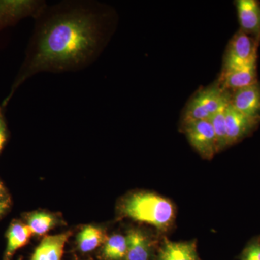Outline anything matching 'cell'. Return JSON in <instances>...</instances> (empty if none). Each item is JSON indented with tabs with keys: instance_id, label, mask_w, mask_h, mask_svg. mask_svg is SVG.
I'll return each instance as SVG.
<instances>
[{
	"instance_id": "obj_1",
	"label": "cell",
	"mask_w": 260,
	"mask_h": 260,
	"mask_svg": "<svg viewBox=\"0 0 260 260\" xmlns=\"http://www.w3.org/2000/svg\"><path fill=\"white\" fill-rule=\"evenodd\" d=\"M105 14L85 3H70L53 8L39 22L28 55L12 88L43 71H65L85 66L105 44Z\"/></svg>"
},
{
	"instance_id": "obj_2",
	"label": "cell",
	"mask_w": 260,
	"mask_h": 260,
	"mask_svg": "<svg viewBox=\"0 0 260 260\" xmlns=\"http://www.w3.org/2000/svg\"><path fill=\"white\" fill-rule=\"evenodd\" d=\"M121 213L125 218L148 224L161 232L167 231L174 222L175 209L170 200L155 193H134L121 204Z\"/></svg>"
},
{
	"instance_id": "obj_3",
	"label": "cell",
	"mask_w": 260,
	"mask_h": 260,
	"mask_svg": "<svg viewBox=\"0 0 260 260\" xmlns=\"http://www.w3.org/2000/svg\"><path fill=\"white\" fill-rule=\"evenodd\" d=\"M231 93L218 82L198 90L186 104L182 116V124L191 121L209 120L230 104Z\"/></svg>"
},
{
	"instance_id": "obj_4",
	"label": "cell",
	"mask_w": 260,
	"mask_h": 260,
	"mask_svg": "<svg viewBox=\"0 0 260 260\" xmlns=\"http://www.w3.org/2000/svg\"><path fill=\"white\" fill-rule=\"evenodd\" d=\"M259 44L255 39L242 30L236 32L225 51L222 73L242 68L257 61Z\"/></svg>"
},
{
	"instance_id": "obj_5",
	"label": "cell",
	"mask_w": 260,
	"mask_h": 260,
	"mask_svg": "<svg viewBox=\"0 0 260 260\" xmlns=\"http://www.w3.org/2000/svg\"><path fill=\"white\" fill-rule=\"evenodd\" d=\"M182 126L189 144L202 158L211 160L218 153L216 138L209 120L191 121Z\"/></svg>"
},
{
	"instance_id": "obj_6",
	"label": "cell",
	"mask_w": 260,
	"mask_h": 260,
	"mask_svg": "<svg viewBox=\"0 0 260 260\" xmlns=\"http://www.w3.org/2000/svg\"><path fill=\"white\" fill-rule=\"evenodd\" d=\"M225 117L228 146L237 143L249 135L260 121L239 112L231 104L225 108Z\"/></svg>"
},
{
	"instance_id": "obj_7",
	"label": "cell",
	"mask_w": 260,
	"mask_h": 260,
	"mask_svg": "<svg viewBox=\"0 0 260 260\" xmlns=\"http://www.w3.org/2000/svg\"><path fill=\"white\" fill-rule=\"evenodd\" d=\"M230 104L239 112L260 120V83L233 91Z\"/></svg>"
},
{
	"instance_id": "obj_8",
	"label": "cell",
	"mask_w": 260,
	"mask_h": 260,
	"mask_svg": "<svg viewBox=\"0 0 260 260\" xmlns=\"http://www.w3.org/2000/svg\"><path fill=\"white\" fill-rule=\"evenodd\" d=\"M236 6L240 30L260 42L259 3L256 0H238Z\"/></svg>"
},
{
	"instance_id": "obj_9",
	"label": "cell",
	"mask_w": 260,
	"mask_h": 260,
	"mask_svg": "<svg viewBox=\"0 0 260 260\" xmlns=\"http://www.w3.org/2000/svg\"><path fill=\"white\" fill-rule=\"evenodd\" d=\"M257 82L256 61L242 68L222 73L218 83L225 90L234 91Z\"/></svg>"
},
{
	"instance_id": "obj_10",
	"label": "cell",
	"mask_w": 260,
	"mask_h": 260,
	"mask_svg": "<svg viewBox=\"0 0 260 260\" xmlns=\"http://www.w3.org/2000/svg\"><path fill=\"white\" fill-rule=\"evenodd\" d=\"M70 235L71 232H68L44 237L30 260H61L65 244Z\"/></svg>"
},
{
	"instance_id": "obj_11",
	"label": "cell",
	"mask_w": 260,
	"mask_h": 260,
	"mask_svg": "<svg viewBox=\"0 0 260 260\" xmlns=\"http://www.w3.org/2000/svg\"><path fill=\"white\" fill-rule=\"evenodd\" d=\"M32 235V231L27 224L20 221L12 223L7 233L8 242L3 260L11 259L18 249L28 244Z\"/></svg>"
},
{
	"instance_id": "obj_12",
	"label": "cell",
	"mask_w": 260,
	"mask_h": 260,
	"mask_svg": "<svg viewBox=\"0 0 260 260\" xmlns=\"http://www.w3.org/2000/svg\"><path fill=\"white\" fill-rule=\"evenodd\" d=\"M158 260H199L196 244L193 242H175L165 240Z\"/></svg>"
},
{
	"instance_id": "obj_13",
	"label": "cell",
	"mask_w": 260,
	"mask_h": 260,
	"mask_svg": "<svg viewBox=\"0 0 260 260\" xmlns=\"http://www.w3.org/2000/svg\"><path fill=\"white\" fill-rule=\"evenodd\" d=\"M37 6L31 1H0V28L30 14Z\"/></svg>"
},
{
	"instance_id": "obj_14",
	"label": "cell",
	"mask_w": 260,
	"mask_h": 260,
	"mask_svg": "<svg viewBox=\"0 0 260 260\" xmlns=\"http://www.w3.org/2000/svg\"><path fill=\"white\" fill-rule=\"evenodd\" d=\"M127 242L126 260H148L150 241L148 236L139 229H132L126 236Z\"/></svg>"
},
{
	"instance_id": "obj_15",
	"label": "cell",
	"mask_w": 260,
	"mask_h": 260,
	"mask_svg": "<svg viewBox=\"0 0 260 260\" xmlns=\"http://www.w3.org/2000/svg\"><path fill=\"white\" fill-rule=\"evenodd\" d=\"M107 239L105 232L101 228L87 225L78 234L77 243L82 252L88 253L102 245Z\"/></svg>"
},
{
	"instance_id": "obj_16",
	"label": "cell",
	"mask_w": 260,
	"mask_h": 260,
	"mask_svg": "<svg viewBox=\"0 0 260 260\" xmlns=\"http://www.w3.org/2000/svg\"><path fill=\"white\" fill-rule=\"evenodd\" d=\"M127 242L126 237L115 234L108 238L104 244L103 257L106 260H121L126 258Z\"/></svg>"
},
{
	"instance_id": "obj_17",
	"label": "cell",
	"mask_w": 260,
	"mask_h": 260,
	"mask_svg": "<svg viewBox=\"0 0 260 260\" xmlns=\"http://www.w3.org/2000/svg\"><path fill=\"white\" fill-rule=\"evenodd\" d=\"M56 223L55 218L46 212H35L27 218V225L30 227L32 234L38 236L47 234Z\"/></svg>"
},
{
	"instance_id": "obj_18",
	"label": "cell",
	"mask_w": 260,
	"mask_h": 260,
	"mask_svg": "<svg viewBox=\"0 0 260 260\" xmlns=\"http://www.w3.org/2000/svg\"><path fill=\"white\" fill-rule=\"evenodd\" d=\"M225 109L217 113L209 119L210 124L213 126L214 133H215V138H216L218 153L228 147Z\"/></svg>"
},
{
	"instance_id": "obj_19",
	"label": "cell",
	"mask_w": 260,
	"mask_h": 260,
	"mask_svg": "<svg viewBox=\"0 0 260 260\" xmlns=\"http://www.w3.org/2000/svg\"><path fill=\"white\" fill-rule=\"evenodd\" d=\"M244 260H260V244H254L246 249Z\"/></svg>"
},
{
	"instance_id": "obj_20",
	"label": "cell",
	"mask_w": 260,
	"mask_h": 260,
	"mask_svg": "<svg viewBox=\"0 0 260 260\" xmlns=\"http://www.w3.org/2000/svg\"><path fill=\"white\" fill-rule=\"evenodd\" d=\"M6 140V124H5L4 118H3V115H2L1 110H0V153H1L3 148H4Z\"/></svg>"
},
{
	"instance_id": "obj_21",
	"label": "cell",
	"mask_w": 260,
	"mask_h": 260,
	"mask_svg": "<svg viewBox=\"0 0 260 260\" xmlns=\"http://www.w3.org/2000/svg\"><path fill=\"white\" fill-rule=\"evenodd\" d=\"M11 206V199L8 194L0 196V218L5 215Z\"/></svg>"
},
{
	"instance_id": "obj_22",
	"label": "cell",
	"mask_w": 260,
	"mask_h": 260,
	"mask_svg": "<svg viewBox=\"0 0 260 260\" xmlns=\"http://www.w3.org/2000/svg\"><path fill=\"white\" fill-rule=\"evenodd\" d=\"M8 194L6 193V190H5V188L4 186V184H3L1 181H0V196H3V195Z\"/></svg>"
}]
</instances>
